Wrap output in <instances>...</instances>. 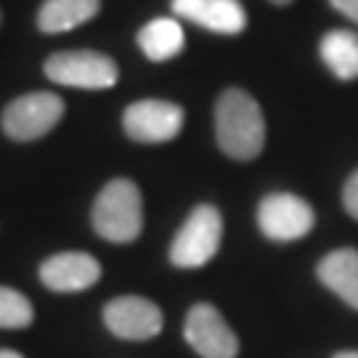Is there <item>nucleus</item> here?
I'll list each match as a JSON object with an SVG mask.
<instances>
[{
  "label": "nucleus",
  "instance_id": "obj_6",
  "mask_svg": "<svg viewBox=\"0 0 358 358\" xmlns=\"http://www.w3.org/2000/svg\"><path fill=\"white\" fill-rule=\"evenodd\" d=\"M186 343L202 358H236L239 356V337L234 334L223 313L210 303H196L183 321Z\"/></svg>",
  "mask_w": 358,
  "mask_h": 358
},
{
  "label": "nucleus",
  "instance_id": "obj_16",
  "mask_svg": "<svg viewBox=\"0 0 358 358\" xmlns=\"http://www.w3.org/2000/svg\"><path fill=\"white\" fill-rule=\"evenodd\" d=\"M35 319L32 303L11 287H0V329H27Z\"/></svg>",
  "mask_w": 358,
  "mask_h": 358
},
{
  "label": "nucleus",
  "instance_id": "obj_5",
  "mask_svg": "<svg viewBox=\"0 0 358 358\" xmlns=\"http://www.w3.org/2000/svg\"><path fill=\"white\" fill-rule=\"evenodd\" d=\"M64 117V101L51 90L27 93L11 101L3 112V130L13 141H35L51 133Z\"/></svg>",
  "mask_w": 358,
  "mask_h": 358
},
{
  "label": "nucleus",
  "instance_id": "obj_19",
  "mask_svg": "<svg viewBox=\"0 0 358 358\" xmlns=\"http://www.w3.org/2000/svg\"><path fill=\"white\" fill-rule=\"evenodd\" d=\"M0 358H24L22 353H16V350H8V348H3L0 350Z\"/></svg>",
  "mask_w": 358,
  "mask_h": 358
},
{
  "label": "nucleus",
  "instance_id": "obj_13",
  "mask_svg": "<svg viewBox=\"0 0 358 358\" xmlns=\"http://www.w3.org/2000/svg\"><path fill=\"white\" fill-rule=\"evenodd\" d=\"M101 8V0H45L40 6L38 27L48 35L69 32L90 22Z\"/></svg>",
  "mask_w": 358,
  "mask_h": 358
},
{
  "label": "nucleus",
  "instance_id": "obj_4",
  "mask_svg": "<svg viewBox=\"0 0 358 358\" xmlns=\"http://www.w3.org/2000/svg\"><path fill=\"white\" fill-rule=\"evenodd\" d=\"M45 77L56 85L83 90H106L120 77L117 64L99 51H64L53 53L45 62Z\"/></svg>",
  "mask_w": 358,
  "mask_h": 358
},
{
  "label": "nucleus",
  "instance_id": "obj_8",
  "mask_svg": "<svg viewBox=\"0 0 358 358\" xmlns=\"http://www.w3.org/2000/svg\"><path fill=\"white\" fill-rule=\"evenodd\" d=\"M103 324L120 340L141 343V340H152L162 332L165 319H162V310L157 303L128 294V297H115L112 303H106Z\"/></svg>",
  "mask_w": 358,
  "mask_h": 358
},
{
  "label": "nucleus",
  "instance_id": "obj_18",
  "mask_svg": "<svg viewBox=\"0 0 358 358\" xmlns=\"http://www.w3.org/2000/svg\"><path fill=\"white\" fill-rule=\"evenodd\" d=\"M334 11H340L343 16H348L350 22L358 24V0H329Z\"/></svg>",
  "mask_w": 358,
  "mask_h": 358
},
{
  "label": "nucleus",
  "instance_id": "obj_12",
  "mask_svg": "<svg viewBox=\"0 0 358 358\" xmlns=\"http://www.w3.org/2000/svg\"><path fill=\"white\" fill-rule=\"evenodd\" d=\"M319 282L343 303L358 310V250L343 247L324 255L316 266Z\"/></svg>",
  "mask_w": 358,
  "mask_h": 358
},
{
  "label": "nucleus",
  "instance_id": "obj_17",
  "mask_svg": "<svg viewBox=\"0 0 358 358\" xmlns=\"http://www.w3.org/2000/svg\"><path fill=\"white\" fill-rule=\"evenodd\" d=\"M343 205H345L348 215L358 220V170L348 178L345 189H343Z\"/></svg>",
  "mask_w": 358,
  "mask_h": 358
},
{
  "label": "nucleus",
  "instance_id": "obj_15",
  "mask_svg": "<svg viewBox=\"0 0 358 358\" xmlns=\"http://www.w3.org/2000/svg\"><path fill=\"white\" fill-rule=\"evenodd\" d=\"M138 45L146 53V59L152 62H167L173 56H178L186 45L183 27L176 19H154L138 32Z\"/></svg>",
  "mask_w": 358,
  "mask_h": 358
},
{
  "label": "nucleus",
  "instance_id": "obj_3",
  "mask_svg": "<svg viewBox=\"0 0 358 358\" xmlns=\"http://www.w3.org/2000/svg\"><path fill=\"white\" fill-rule=\"evenodd\" d=\"M223 217L213 205H196L170 244V260L178 268H202L220 250Z\"/></svg>",
  "mask_w": 358,
  "mask_h": 358
},
{
  "label": "nucleus",
  "instance_id": "obj_9",
  "mask_svg": "<svg viewBox=\"0 0 358 358\" xmlns=\"http://www.w3.org/2000/svg\"><path fill=\"white\" fill-rule=\"evenodd\" d=\"M122 128L133 141L165 143L173 141L183 128V109L170 101H138L130 103L122 115Z\"/></svg>",
  "mask_w": 358,
  "mask_h": 358
},
{
  "label": "nucleus",
  "instance_id": "obj_20",
  "mask_svg": "<svg viewBox=\"0 0 358 358\" xmlns=\"http://www.w3.org/2000/svg\"><path fill=\"white\" fill-rule=\"evenodd\" d=\"M332 358H358V350H340V353H334Z\"/></svg>",
  "mask_w": 358,
  "mask_h": 358
},
{
  "label": "nucleus",
  "instance_id": "obj_14",
  "mask_svg": "<svg viewBox=\"0 0 358 358\" xmlns=\"http://www.w3.org/2000/svg\"><path fill=\"white\" fill-rule=\"evenodd\" d=\"M321 62L340 80L358 77V35L350 29H332L319 43Z\"/></svg>",
  "mask_w": 358,
  "mask_h": 358
},
{
  "label": "nucleus",
  "instance_id": "obj_21",
  "mask_svg": "<svg viewBox=\"0 0 358 358\" xmlns=\"http://www.w3.org/2000/svg\"><path fill=\"white\" fill-rule=\"evenodd\" d=\"M271 3H276V6H289L292 0H271Z\"/></svg>",
  "mask_w": 358,
  "mask_h": 358
},
{
  "label": "nucleus",
  "instance_id": "obj_7",
  "mask_svg": "<svg viewBox=\"0 0 358 358\" xmlns=\"http://www.w3.org/2000/svg\"><path fill=\"white\" fill-rule=\"evenodd\" d=\"M316 213L303 196L294 194H268L257 205V226L263 236L273 242H294L310 234Z\"/></svg>",
  "mask_w": 358,
  "mask_h": 358
},
{
  "label": "nucleus",
  "instance_id": "obj_10",
  "mask_svg": "<svg viewBox=\"0 0 358 358\" xmlns=\"http://www.w3.org/2000/svg\"><path fill=\"white\" fill-rule=\"evenodd\" d=\"M101 279L99 260L88 252H62L40 266V282L53 292H83Z\"/></svg>",
  "mask_w": 358,
  "mask_h": 358
},
{
  "label": "nucleus",
  "instance_id": "obj_11",
  "mask_svg": "<svg viewBox=\"0 0 358 358\" xmlns=\"http://www.w3.org/2000/svg\"><path fill=\"white\" fill-rule=\"evenodd\" d=\"M173 13L217 35H239L247 27L239 0H173Z\"/></svg>",
  "mask_w": 358,
  "mask_h": 358
},
{
  "label": "nucleus",
  "instance_id": "obj_1",
  "mask_svg": "<svg viewBox=\"0 0 358 358\" xmlns=\"http://www.w3.org/2000/svg\"><path fill=\"white\" fill-rule=\"evenodd\" d=\"M215 138L231 159H255L266 143V120L260 103L242 88L223 90L215 103Z\"/></svg>",
  "mask_w": 358,
  "mask_h": 358
},
{
  "label": "nucleus",
  "instance_id": "obj_2",
  "mask_svg": "<svg viewBox=\"0 0 358 358\" xmlns=\"http://www.w3.org/2000/svg\"><path fill=\"white\" fill-rule=\"evenodd\" d=\"M93 229L115 244H130L143 229V202L138 186L128 178L109 180L93 205Z\"/></svg>",
  "mask_w": 358,
  "mask_h": 358
}]
</instances>
